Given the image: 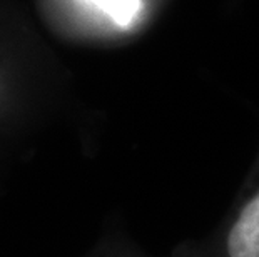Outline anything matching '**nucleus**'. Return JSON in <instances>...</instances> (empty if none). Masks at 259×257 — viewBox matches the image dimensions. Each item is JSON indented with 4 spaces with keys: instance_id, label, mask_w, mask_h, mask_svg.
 Returning <instances> with one entry per match:
<instances>
[{
    "instance_id": "obj_1",
    "label": "nucleus",
    "mask_w": 259,
    "mask_h": 257,
    "mask_svg": "<svg viewBox=\"0 0 259 257\" xmlns=\"http://www.w3.org/2000/svg\"><path fill=\"white\" fill-rule=\"evenodd\" d=\"M166 257H259V161L223 221L207 236L178 244Z\"/></svg>"
},
{
    "instance_id": "obj_2",
    "label": "nucleus",
    "mask_w": 259,
    "mask_h": 257,
    "mask_svg": "<svg viewBox=\"0 0 259 257\" xmlns=\"http://www.w3.org/2000/svg\"><path fill=\"white\" fill-rule=\"evenodd\" d=\"M85 257H156L139 247L124 231L114 229L94 245ZM166 257V255H164Z\"/></svg>"
},
{
    "instance_id": "obj_3",
    "label": "nucleus",
    "mask_w": 259,
    "mask_h": 257,
    "mask_svg": "<svg viewBox=\"0 0 259 257\" xmlns=\"http://www.w3.org/2000/svg\"><path fill=\"white\" fill-rule=\"evenodd\" d=\"M89 2L96 4L120 27H127L139 10V0H89Z\"/></svg>"
}]
</instances>
